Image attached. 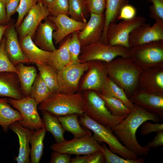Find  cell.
Masks as SVG:
<instances>
[{
    "label": "cell",
    "instance_id": "cell-13",
    "mask_svg": "<svg viewBox=\"0 0 163 163\" xmlns=\"http://www.w3.org/2000/svg\"><path fill=\"white\" fill-rule=\"evenodd\" d=\"M160 40H163V22L155 21L152 26L145 23L136 27L130 33L129 38V49Z\"/></svg>",
    "mask_w": 163,
    "mask_h": 163
},
{
    "label": "cell",
    "instance_id": "cell-47",
    "mask_svg": "<svg viewBox=\"0 0 163 163\" xmlns=\"http://www.w3.org/2000/svg\"><path fill=\"white\" fill-rule=\"evenodd\" d=\"M86 163H104L105 160L101 151L86 155Z\"/></svg>",
    "mask_w": 163,
    "mask_h": 163
},
{
    "label": "cell",
    "instance_id": "cell-16",
    "mask_svg": "<svg viewBox=\"0 0 163 163\" xmlns=\"http://www.w3.org/2000/svg\"><path fill=\"white\" fill-rule=\"evenodd\" d=\"M138 88L163 95V66L142 70L139 78Z\"/></svg>",
    "mask_w": 163,
    "mask_h": 163
},
{
    "label": "cell",
    "instance_id": "cell-18",
    "mask_svg": "<svg viewBox=\"0 0 163 163\" xmlns=\"http://www.w3.org/2000/svg\"><path fill=\"white\" fill-rule=\"evenodd\" d=\"M135 105L163 118V95L149 93L137 88L129 98Z\"/></svg>",
    "mask_w": 163,
    "mask_h": 163
},
{
    "label": "cell",
    "instance_id": "cell-21",
    "mask_svg": "<svg viewBox=\"0 0 163 163\" xmlns=\"http://www.w3.org/2000/svg\"><path fill=\"white\" fill-rule=\"evenodd\" d=\"M9 128L17 135L19 148L18 156L15 158L18 163H29L30 148L29 146L30 137L34 131L22 126L18 121L11 124Z\"/></svg>",
    "mask_w": 163,
    "mask_h": 163
},
{
    "label": "cell",
    "instance_id": "cell-35",
    "mask_svg": "<svg viewBox=\"0 0 163 163\" xmlns=\"http://www.w3.org/2000/svg\"><path fill=\"white\" fill-rule=\"evenodd\" d=\"M69 14L71 18L80 22L87 23V8L84 0H69Z\"/></svg>",
    "mask_w": 163,
    "mask_h": 163
},
{
    "label": "cell",
    "instance_id": "cell-52",
    "mask_svg": "<svg viewBox=\"0 0 163 163\" xmlns=\"http://www.w3.org/2000/svg\"><path fill=\"white\" fill-rule=\"evenodd\" d=\"M53 0H39L43 4L47 7Z\"/></svg>",
    "mask_w": 163,
    "mask_h": 163
},
{
    "label": "cell",
    "instance_id": "cell-49",
    "mask_svg": "<svg viewBox=\"0 0 163 163\" xmlns=\"http://www.w3.org/2000/svg\"><path fill=\"white\" fill-rule=\"evenodd\" d=\"M7 22L4 0H0V24H5Z\"/></svg>",
    "mask_w": 163,
    "mask_h": 163
},
{
    "label": "cell",
    "instance_id": "cell-2",
    "mask_svg": "<svg viewBox=\"0 0 163 163\" xmlns=\"http://www.w3.org/2000/svg\"><path fill=\"white\" fill-rule=\"evenodd\" d=\"M103 62L108 77L124 90L129 98L138 88L142 70L129 57L119 56Z\"/></svg>",
    "mask_w": 163,
    "mask_h": 163
},
{
    "label": "cell",
    "instance_id": "cell-23",
    "mask_svg": "<svg viewBox=\"0 0 163 163\" xmlns=\"http://www.w3.org/2000/svg\"><path fill=\"white\" fill-rule=\"evenodd\" d=\"M22 51L29 62L40 64L48 63L52 52L43 50L34 43L30 35H28L19 40Z\"/></svg>",
    "mask_w": 163,
    "mask_h": 163
},
{
    "label": "cell",
    "instance_id": "cell-24",
    "mask_svg": "<svg viewBox=\"0 0 163 163\" xmlns=\"http://www.w3.org/2000/svg\"><path fill=\"white\" fill-rule=\"evenodd\" d=\"M22 120V117L19 111L11 107L8 98H0V126L4 132H7L11 124Z\"/></svg>",
    "mask_w": 163,
    "mask_h": 163
},
{
    "label": "cell",
    "instance_id": "cell-44",
    "mask_svg": "<svg viewBox=\"0 0 163 163\" xmlns=\"http://www.w3.org/2000/svg\"><path fill=\"white\" fill-rule=\"evenodd\" d=\"M140 132L143 136H145L153 132L163 130V124L153 123L146 121L141 125Z\"/></svg>",
    "mask_w": 163,
    "mask_h": 163
},
{
    "label": "cell",
    "instance_id": "cell-45",
    "mask_svg": "<svg viewBox=\"0 0 163 163\" xmlns=\"http://www.w3.org/2000/svg\"><path fill=\"white\" fill-rule=\"evenodd\" d=\"M70 154L53 151L50 163H70L71 158Z\"/></svg>",
    "mask_w": 163,
    "mask_h": 163
},
{
    "label": "cell",
    "instance_id": "cell-46",
    "mask_svg": "<svg viewBox=\"0 0 163 163\" xmlns=\"http://www.w3.org/2000/svg\"><path fill=\"white\" fill-rule=\"evenodd\" d=\"M20 0H4L8 21L16 12Z\"/></svg>",
    "mask_w": 163,
    "mask_h": 163
},
{
    "label": "cell",
    "instance_id": "cell-9",
    "mask_svg": "<svg viewBox=\"0 0 163 163\" xmlns=\"http://www.w3.org/2000/svg\"><path fill=\"white\" fill-rule=\"evenodd\" d=\"M88 67V62L69 63L57 71L59 92L73 94L78 92L80 79Z\"/></svg>",
    "mask_w": 163,
    "mask_h": 163
},
{
    "label": "cell",
    "instance_id": "cell-3",
    "mask_svg": "<svg viewBox=\"0 0 163 163\" xmlns=\"http://www.w3.org/2000/svg\"><path fill=\"white\" fill-rule=\"evenodd\" d=\"M84 99L82 92L73 94L60 93L53 94L39 104L40 110L46 111L56 117L84 113Z\"/></svg>",
    "mask_w": 163,
    "mask_h": 163
},
{
    "label": "cell",
    "instance_id": "cell-17",
    "mask_svg": "<svg viewBox=\"0 0 163 163\" xmlns=\"http://www.w3.org/2000/svg\"><path fill=\"white\" fill-rule=\"evenodd\" d=\"M47 18L53 21L56 27V29L53 34V40L56 44L60 43L71 34L82 30L87 23L77 21L66 14L49 15Z\"/></svg>",
    "mask_w": 163,
    "mask_h": 163
},
{
    "label": "cell",
    "instance_id": "cell-7",
    "mask_svg": "<svg viewBox=\"0 0 163 163\" xmlns=\"http://www.w3.org/2000/svg\"><path fill=\"white\" fill-rule=\"evenodd\" d=\"M119 56L129 57V49L98 41L81 47L79 59L80 62L95 60L107 62Z\"/></svg>",
    "mask_w": 163,
    "mask_h": 163
},
{
    "label": "cell",
    "instance_id": "cell-28",
    "mask_svg": "<svg viewBox=\"0 0 163 163\" xmlns=\"http://www.w3.org/2000/svg\"><path fill=\"white\" fill-rule=\"evenodd\" d=\"M99 93L105 96L113 97L120 100L131 110L134 106V104L131 101L124 90L108 76L105 82L101 92Z\"/></svg>",
    "mask_w": 163,
    "mask_h": 163
},
{
    "label": "cell",
    "instance_id": "cell-50",
    "mask_svg": "<svg viewBox=\"0 0 163 163\" xmlns=\"http://www.w3.org/2000/svg\"><path fill=\"white\" fill-rule=\"evenodd\" d=\"M86 155L82 156L77 155L75 157L71 158V163H86Z\"/></svg>",
    "mask_w": 163,
    "mask_h": 163
},
{
    "label": "cell",
    "instance_id": "cell-15",
    "mask_svg": "<svg viewBox=\"0 0 163 163\" xmlns=\"http://www.w3.org/2000/svg\"><path fill=\"white\" fill-rule=\"evenodd\" d=\"M104 14L91 13L90 18L84 28L78 31V37L81 47L101 41L104 30Z\"/></svg>",
    "mask_w": 163,
    "mask_h": 163
},
{
    "label": "cell",
    "instance_id": "cell-48",
    "mask_svg": "<svg viewBox=\"0 0 163 163\" xmlns=\"http://www.w3.org/2000/svg\"><path fill=\"white\" fill-rule=\"evenodd\" d=\"M163 145V130H161L156 132V135L153 140L145 146L150 149L156 148Z\"/></svg>",
    "mask_w": 163,
    "mask_h": 163
},
{
    "label": "cell",
    "instance_id": "cell-22",
    "mask_svg": "<svg viewBox=\"0 0 163 163\" xmlns=\"http://www.w3.org/2000/svg\"><path fill=\"white\" fill-rule=\"evenodd\" d=\"M24 97L17 74L10 72H0V97L19 99Z\"/></svg>",
    "mask_w": 163,
    "mask_h": 163
},
{
    "label": "cell",
    "instance_id": "cell-30",
    "mask_svg": "<svg viewBox=\"0 0 163 163\" xmlns=\"http://www.w3.org/2000/svg\"><path fill=\"white\" fill-rule=\"evenodd\" d=\"M124 2L125 0H106L105 26L101 40L102 42L108 44L106 36L107 27L110 23L116 22L121 9L125 5Z\"/></svg>",
    "mask_w": 163,
    "mask_h": 163
},
{
    "label": "cell",
    "instance_id": "cell-32",
    "mask_svg": "<svg viewBox=\"0 0 163 163\" xmlns=\"http://www.w3.org/2000/svg\"><path fill=\"white\" fill-rule=\"evenodd\" d=\"M36 64L39 73L52 93H59L57 71L47 63Z\"/></svg>",
    "mask_w": 163,
    "mask_h": 163
},
{
    "label": "cell",
    "instance_id": "cell-11",
    "mask_svg": "<svg viewBox=\"0 0 163 163\" xmlns=\"http://www.w3.org/2000/svg\"><path fill=\"white\" fill-rule=\"evenodd\" d=\"M101 145L91 134L86 136L74 138L59 143H54L50 147L53 151L77 155H86L101 151Z\"/></svg>",
    "mask_w": 163,
    "mask_h": 163
},
{
    "label": "cell",
    "instance_id": "cell-29",
    "mask_svg": "<svg viewBox=\"0 0 163 163\" xmlns=\"http://www.w3.org/2000/svg\"><path fill=\"white\" fill-rule=\"evenodd\" d=\"M70 37L69 35L60 47L52 52L51 58L47 63L56 71L71 62V57L68 49Z\"/></svg>",
    "mask_w": 163,
    "mask_h": 163
},
{
    "label": "cell",
    "instance_id": "cell-8",
    "mask_svg": "<svg viewBox=\"0 0 163 163\" xmlns=\"http://www.w3.org/2000/svg\"><path fill=\"white\" fill-rule=\"evenodd\" d=\"M145 22V18L139 16L131 19L122 20L118 23H110L106 31L108 44L111 46H121L129 49V38L130 33Z\"/></svg>",
    "mask_w": 163,
    "mask_h": 163
},
{
    "label": "cell",
    "instance_id": "cell-33",
    "mask_svg": "<svg viewBox=\"0 0 163 163\" xmlns=\"http://www.w3.org/2000/svg\"><path fill=\"white\" fill-rule=\"evenodd\" d=\"M53 94L39 73L32 86L30 96L39 104Z\"/></svg>",
    "mask_w": 163,
    "mask_h": 163
},
{
    "label": "cell",
    "instance_id": "cell-40",
    "mask_svg": "<svg viewBox=\"0 0 163 163\" xmlns=\"http://www.w3.org/2000/svg\"><path fill=\"white\" fill-rule=\"evenodd\" d=\"M39 0H20L17 10L18 17L15 26L18 28L21 23L25 16Z\"/></svg>",
    "mask_w": 163,
    "mask_h": 163
},
{
    "label": "cell",
    "instance_id": "cell-20",
    "mask_svg": "<svg viewBox=\"0 0 163 163\" xmlns=\"http://www.w3.org/2000/svg\"><path fill=\"white\" fill-rule=\"evenodd\" d=\"M15 26L9 25L5 34V50L9 60L14 66L22 63L29 62L21 49Z\"/></svg>",
    "mask_w": 163,
    "mask_h": 163
},
{
    "label": "cell",
    "instance_id": "cell-42",
    "mask_svg": "<svg viewBox=\"0 0 163 163\" xmlns=\"http://www.w3.org/2000/svg\"><path fill=\"white\" fill-rule=\"evenodd\" d=\"M85 4L90 13L104 14L106 7V0H87Z\"/></svg>",
    "mask_w": 163,
    "mask_h": 163
},
{
    "label": "cell",
    "instance_id": "cell-38",
    "mask_svg": "<svg viewBox=\"0 0 163 163\" xmlns=\"http://www.w3.org/2000/svg\"><path fill=\"white\" fill-rule=\"evenodd\" d=\"M5 38H2L0 45V72H13L18 73L17 68L11 62L5 50Z\"/></svg>",
    "mask_w": 163,
    "mask_h": 163
},
{
    "label": "cell",
    "instance_id": "cell-10",
    "mask_svg": "<svg viewBox=\"0 0 163 163\" xmlns=\"http://www.w3.org/2000/svg\"><path fill=\"white\" fill-rule=\"evenodd\" d=\"M10 104L20 113L22 120L19 123L23 126L34 131L44 127L42 119L37 111V104L30 96L19 99L8 98Z\"/></svg>",
    "mask_w": 163,
    "mask_h": 163
},
{
    "label": "cell",
    "instance_id": "cell-25",
    "mask_svg": "<svg viewBox=\"0 0 163 163\" xmlns=\"http://www.w3.org/2000/svg\"><path fill=\"white\" fill-rule=\"evenodd\" d=\"M57 117L64 130L72 134L74 138H82L91 134L90 130L82 127L77 114Z\"/></svg>",
    "mask_w": 163,
    "mask_h": 163
},
{
    "label": "cell",
    "instance_id": "cell-31",
    "mask_svg": "<svg viewBox=\"0 0 163 163\" xmlns=\"http://www.w3.org/2000/svg\"><path fill=\"white\" fill-rule=\"evenodd\" d=\"M46 131L44 127L35 130L30 140L31 145L30 156V162L38 163L43 155V141Z\"/></svg>",
    "mask_w": 163,
    "mask_h": 163
},
{
    "label": "cell",
    "instance_id": "cell-36",
    "mask_svg": "<svg viewBox=\"0 0 163 163\" xmlns=\"http://www.w3.org/2000/svg\"><path fill=\"white\" fill-rule=\"evenodd\" d=\"M101 150L106 163H143L145 162L142 158L130 159L121 157L111 151L105 144L101 145Z\"/></svg>",
    "mask_w": 163,
    "mask_h": 163
},
{
    "label": "cell",
    "instance_id": "cell-14",
    "mask_svg": "<svg viewBox=\"0 0 163 163\" xmlns=\"http://www.w3.org/2000/svg\"><path fill=\"white\" fill-rule=\"evenodd\" d=\"M49 15L47 7L39 1L29 11L18 28L20 40L28 35L33 39L39 25Z\"/></svg>",
    "mask_w": 163,
    "mask_h": 163
},
{
    "label": "cell",
    "instance_id": "cell-5",
    "mask_svg": "<svg viewBox=\"0 0 163 163\" xmlns=\"http://www.w3.org/2000/svg\"><path fill=\"white\" fill-rule=\"evenodd\" d=\"M84 99V113L96 122L110 129L126 117H116L106 107L104 100L96 91L87 90L82 92Z\"/></svg>",
    "mask_w": 163,
    "mask_h": 163
},
{
    "label": "cell",
    "instance_id": "cell-26",
    "mask_svg": "<svg viewBox=\"0 0 163 163\" xmlns=\"http://www.w3.org/2000/svg\"><path fill=\"white\" fill-rule=\"evenodd\" d=\"M15 66L24 97L30 96L32 86L37 74L36 69L34 66H26L22 63Z\"/></svg>",
    "mask_w": 163,
    "mask_h": 163
},
{
    "label": "cell",
    "instance_id": "cell-34",
    "mask_svg": "<svg viewBox=\"0 0 163 163\" xmlns=\"http://www.w3.org/2000/svg\"><path fill=\"white\" fill-rule=\"evenodd\" d=\"M97 93L104 100L106 107L113 116L118 117H126L131 112L132 110L129 108L120 100Z\"/></svg>",
    "mask_w": 163,
    "mask_h": 163
},
{
    "label": "cell",
    "instance_id": "cell-53",
    "mask_svg": "<svg viewBox=\"0 0 163 163\" xmlns=\"http://www.w3.org/2000/svg\"><path fill=\"white\" fill-rule=\"evenodd\" d=\"M84 0V1L85 2V3L86 2L87 0Z\"/></svg>",
    "mask_w": 163,
    "mask_h": 163
},
{
    "label": "cell",
    "instance_id": "cell-6",
    "mask_svg": "<svg viewBox=\"0 0 163 163\" xmlns=\"http://www.w3.org/2000/svg\"><path fill=\"white\" fill-rule=\"evenodd\" d=\"M129 54L142 70L163 66V40L133 47L129 49Z\"/></svg>",
    "mask_w": 163,
    "mask_h": 163
},
{
    "label": "cell",
    "instance_id": "cell-51",
    "mask_svg": "<svg viewBox=\"0 0 163 163\" xmlns=\"http://www.w3.org/2000/svg\"><path fill=\"white\" fill-rule=\"evenodd\" d=\"M9 24L6 25H0V45L1 43L2 37L5 31L8 27Z\"/></svg>",
    "mask_w": 163,
    "mask_h": 163
},
{
    "label": "cell",
    "instance_id": "cell-4",
    "mask_svg": "<svg viewBox=\"0 0 163 163\" xmlns=\"http://www.w3.org/2000/svg\"><path fill=\"white\" fill-rule=\"evenodd\" d=\"M79 121L83 127L91 131L97 142L106 143L109 149L123 158L136 159L138 156L127 149L119 141L111 129L95 121L85 113L79 115Z\"/></svg>",
    "mask_w": 163,
    "mask_h": 163
},
{
    "label": "cell",
    "instance_id": "cell-37",
    "mask_svg": "<svg viewBox=\"0 0 163 163\" xmlns=\"http://www.w3.org/2000/svg\"><path fill=\"white\" fill-rule=\"evenodd\" d=\"M78 31L72 34L68 44V49L71 57V64L80 62L79 59L81 46L78 37Z\"/></svg>",
    "mask_w": 163,
    "mask_h": 163
},
{
    "label": "cell",
    "instance_id": "cell-19",
    "mask_svg": "<svg viewBox=\"0 0 163 163\" xmlns=\"http://www.w3.org/2000/svg\"><path fill=\"white\" fill-rule=\"evenodd\" d=\"M38 26L33 39L35 44L41 49L53 52L56 49L53 43V34L56 27L47 17Z\"/></svg>",
    "mask_w": 163,
    "mask_h": 163
},
{
    "label": "cell",
    "instance_id": "cell-27",
    "mask_svg": "<svg viewBox=\"0 0 163 163\" xmlns=\"http://www.w3.org/2000/svg\"><path fill=\"white\" fill-rule=\"evenodd\" d=\"M41 111L44 127L46 131L50 132L53 135L56 143H61L66 141L64 136L65 131L57 117L46 111Z\"/></svg>",
    "mask_w": 163,
    "mask_h": 163
},
{
    "label": "cell",
    "instance_id": "cell-12",
    "mask_svg": "<svg viewBox=\"0 0 163 163\" xmlns=\"http://www.w3.org/2000/svg\"><path fill=\"white\" fill-rule=\"evenodd\" d=\"M107 70L102 62H88V67L80 79L78 92L91 90L100 93L108 77Z\"/></svg>",
    "mask_w": 163,
    "mask_h": 163
},
{
    "label": "cell",
    "instance_id": "cell-1",
    "mask_svg": "<svg viewBox=\"0 0 163 163\" xmlns=\"http://www.w3.org/2000/svg\"><path fill=\"white\" fill-rule=\"evenodd\" d=\"M161 120L155 113L134 104L131 112L110 129L119 141L129 150L138 156H146L150 149L142 146L139 143L136 136L137 130L145 121L158 122Z\"/></svg>",
    "mask_w": 163,
    "mask_h": 163
},
{
    "label": "cell",
    "instance_id": "cell-39",
    "mask_svg": "<svg viewBox=\"0 0 163 163\" xmlns=\"http://www.w3.org/2000/svg\"><path fill=\"white\" fill-rule=\"evenodd\" d=\"M47 8L50 15H69V0H53L48 5Z\"/></svg>",
    "mask_w": 163,
    "mask_h": 163
},
{
    "label": "cell",
    "instance_id": "cell-43",
    "mask_svg": "<svg viewBox=\"0 0 163 163\" xmlns=\"http://www.w3.org/2000/svg\"><path fill=\"white\" fill-rule=\"evenodd\" d=\"M136 10L133 6L125 4L121 8L117 18V20H128L136 16Z\"/></svg>",
    "mask_w": 163,
    "mask_h": 163
},
{
    "label": "cell",
    "instance_id": "cell-41",
    "mask_svg": "<svg viewBox=\"0 0 163 163\" xmlns=\"http://www.w3.org/2000/svg\"><path fill=\"white\" fill-rule=\"evenodd\" d=\"M152 3L150 7V17L155 21L163 22V0H149Z\"/></svg>",
    "mask_w": 163,
    "mask_h": 163
}]
</instances>
